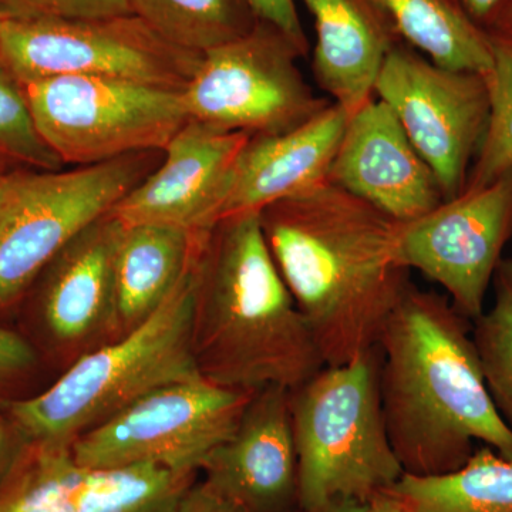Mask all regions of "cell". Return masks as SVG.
I'll return each mask as SVG.
<instances>
[{"instance_id":"31","label":"cell","mask_w":512,"mask_h":512,"mask_svg":"<svg viewBox=\"0 0 512 512\" xmlns=\"http://www.w3.org/2000/svg\"><path fill=\"white\" fill-rule=\"evenodd\" d=\"M28 447L12 421L0 417V488L15 473Z\"/></svg>"},{"instance_id":"10","label":"cell","mask_w":512,"mask_h":512,"mask_svg":"<svg viewBox=\"0 0 512 512\" xmlns=\"http://www.w3.org/2000/svg\"><path fill=\"white\" fill-rule=\"evenodd\" d=\"M252 393L195 377L167 384L73 441L80 466H157L200 473L202 464L237 427Z\"/></svg>"},{"instance_id":"37","label":"cell","mask_w":512,"mask_h":512,"mask_svg":"<svg viewBox=\"0 0 512 512\" xmlns=\"http://www.w3.org/2000/svg\"><path fill=\"white\" fill-rule=\"evenodd\" d=\"M5 20V16H3L2 13H0V32H2L3 23H5Z\"/></svg>"},{"instance_id":"25","label":"cell","mask_w":512,"mask_h":512,"mask_svg":"<svg viewBox=\"0 0 512 512\" xmlns=\"http://www.w3.org/2000/svg\"><path fill=\"white\" fill-rule=\"evenodd\" d=\"M493 72L487 134L470 168L466 190L487 187L512 168V39L490 33Z\"/></svg>"},{"instance_id":"9","label":"cell","mask_w":512,"mask_h":512,"mask_svg":"<svg viewBox=\"0 0 512 512\" xmlns=\"http://www.w3.org/2000/svg\"><path fill=\"white\" fill-rule=\"evenodd\" d=\"M306 57L285 33L256 20L247 35L208 50L183 100L190 119L248 136H276L308 123L332 101L313 93Z\"/></svg>"},{"instance_id":"13","label":"cell","mask_w":512,"mask_h":512,"mask_svg":"<svg viewBox=\"0 0 512 512\" xmlns=\"http://www.w3.org/2000/svg\"><path fill=\"white\" fill-rule=\"evenodd\" d=\"M197 476L150 464L84 467L70 446L32 444L0 488V512H174Z\"/></svg>"},{"instance_id":"26","label":"cell","mask_w":512,"mask_h":512,"mask_svg":"<svg viewBox=\"0 0 512 512\" xmlns=\"http://www.w3.org/2000/svg\"><path fill=\"white\" fill-rule=\"evenodd\" d=\"M0 161L16 167L60 170V158L37 131L22 83L0 62Z\"/></svg>"},{"instance_id":"6","label":"cell","mask_w":512,"mask_h":512,"mask_svg":"<svg viewBox=\"0 0 512 512\" xmlns=\"http://www.w3.org/2000/svg\"><path fill=\"white\" fill-rule=\"evenodd\" d=\"M163 151L73 170L8 168L0 175V308L18 301L79 232L160 164Z\"/></svg>"},{"instance_id":"20","label":"cell","mask_w":512,"mask_h":512,"mask_svg":"<svg viewBox=\"0 0 512 512\" xmlns=\"http://www.w3.org/2000/svg\"><path fill=\"white\" fill-rule=\"evenodd\" d=\"M208 232L171 224H123L116 252L120 336L163 305L190 271Z\"/></svg>"},{"instance_id":"21","label":"cell","mask_w":512,"mask_h":512,"mask_svg":"<svg viewBox=\"0 0 512 512\" xmlns=\"http://www.w3.org/2000/svg\"><path fill=\"white\" fill-rule=\"evenodd\" d=\"M400 39L430 62L450 70L493 72L490 33L458 0H383Z\"/></svg>"},{"instance_id":"5","label":"cell","mask_w":512,"mask_h":512,"mask_svg":"<svg viewBox=\"0 0 512 512\" xmlns=\"http://www.w3.org/2000/svg\"><path fill=\"white\" fill-rule=\"evenodd\" d=\"M380 363L375 346L289 392L299 510L339 498L367 504L403 476L384 421Z\"/></svg>"},{"instance_id":"1","label":"cell","mask_w":512,"mask_h":512,"mask_svg":"<svg viewBox=\"0 0 512 512\" xmlns=\"http://www.w3.org/2000/svg\"><path fill=\"white\" fill-rule=\"evenodd\" d=\"M261 225L325 365L375 348L410 285L393 255L396 221L326 183L264 208Z\"/></svg>"},{"instance_id":"18","label":"cell","mask_w":512,"mask_h":512,"mask_svg":"<svg viewBox=\"0 0 512 512\" xmlns=\"http://www.w3.org/2000/svg\"><path fill=\"white\" fill-rule=\"evenodd\" d=\"M349 117L330 103L295 130L249 137L222 191L217 222L232 215L261 212L275 202L299 197L329 183Z\"/></svg>"},{"instance_id":"2","label":"cell","mask_w":512,"mask_h":512,"mask_svg":"<svg viewBox=\"0 0 512 512\" xmlns=\"http://www.w3.org/2000/svg\"><path fill=\"white\" fill-rule=\"evenodd\" d=\"M377 346L384 421L404 473L458 470L474 441L512 461V431L488 393L473 322L447 296L410 284Z\"/></svg>"},{"instance_id":"4","label":"cell","mask_w":512,"mask_h":512,"mask_svg":"<svg viewBox=\"0 0 512 512\" xmlns=\"http://www.w3.org/2000/svg\"><path fill=\"white\" fill-rule=\"evenodd\" d=\"M195 261L137 328L77 357L45 392L6 403L9 420L29 446H72L153 390L202 377L192 349Z\"/></svg>"},{"instance_id":"33","label":"cell","mask_w":512,"mask_h":512,"mask_svg":"<svg viewBox=\"0 0 512 512\" xmlns=\"http://www.w3.org/2000/svg\"><path fill=\"white\" fill-rule=\"evenodd\" d=\"M366 504L348 498H339V500L329 501V503L319 505L312 510H298L296 512H365Z\"/></svg>"},{"instance_id":"36","label":"cell","mask_w":512,"mask_h":512,"mask_svg":"<svg viewBox=\"0 0 512 512\" xmlns=\"http://www.w3.org/2000/svg\"><path fill=\"white\" fill-rule=\"evenodd\" d=\"M8 168H10V165L2 163V161H0V175L5 173V171L8 170Z\"/></svg>"},{"instance_id":"14","label":"cell","mask_w":512,"mask_h":512,"mask_svg":"<svg viewBox=\"0 0 512 512\" xmlns=\"http://www.w3.org/2000/svg\"><path fill=\"white\" fill-rule=\"evenodd\" d=\"M249 137L188 120L164 148L156 170L110 214L124 225L171 224L211 231L222 191Z\"/></svg>"},{"instance_id":"22","label":"cell","mask_w":512,"mask_h":512,"mask_svg":"<svg viewBox=\"0 0 512 512\" xmlns=\"http://www.w3.org/2000/svg\"><path fill=\"white\" fill-rule=\"evenodd\" d=\"M383 493L403 512H512V461L483 446L458 470L404 473Z\"/></svg>"},{"instance_id":"11","label":"cell","mask_w":512,"mask_h":512,"mask_svg":"<svg viewBox=\"0 0 512 512\" xmlns=\"http://www.w3.org/2000/svg\"><path fill=\"white\" fill-rule=\"evenodd\" d=\"M375 96L392 109L433 170L444 201L463 194L490 123L487 77L444 69L400 43L384 60Z\"/></svg>"},{"instance_id":"28","label":"cell","mask_w":512,"mask_h":512,"mask_svg":"<svg viewBox=\"0 0 512 512\" xmlns=\"http://www.w3.org/2000/svg\"><path fill=\"white\" fill-rule=\"evenodd\" d=\"M247 3L256 19L264 20L281 30L308 56V37L296 9V0H247Z\"/></svg>"},{"instance_id":"8","label":"cell","mask_w":512,"mask_h":512,"mask_svg":"<svg viewBox=\"0 0 512 512\" xmlns=\"http://www.w3.org/2000/svg\"><path fill=\"white\" fill-rule=\"evenodd\" d=\"M201 59V53L167 42L136 15L6 19L0 32V62L22 84L93 76L183 92Z\"/></svg>"},{"instance_id":"24","label":"cell","mask_w":512,"mask_h":512,"mask_svg":"<svg viewBox=\"0 0 512 512\" xmlns=\"http://www.w3.org/2000/svg\"><path fill=\"white\" fill-rule=\"evenodd\" d=\"M493 285V308L474 320L473 340L488 393L512 431V258L501 259Z\"/></svg>"},{"instance_id":"19","label":"cell","mask_w":512,"mask_h":512,"mask_svg":"<svg viewBox=\"0 0 512 512\" xmlns=\"http://www.w3.org/2000/svg\"><path fill=\"white\" fill-rule=\"evenodd\" d=\"M302 3L315 25L313 76L350 119L375 97L384 60L403 40L383 0Z\"/></svg>"},{"instance_id":"32","label":"cell","mask_w":512,"mask_h":512,"mask_svg":"<svg viewBox=\"0 0 512 512\" xmlns=\"http://www.w3.org/2000/svg\"><path fill=\"white\" fill-rule=\"evenodd\" d=\"M458 2L478 26L490 32L505 0H458Z\"/></svg>"},{"instance_id":"12","label":"cell","mask_w":512,"mask_h":512,"mask_svg":"<svg viewBox=\"0 0 512 512\" xmlns=\"http://www.w3.org/2000/svg\"><path fill=\"white\" fill-rule=\"evenodd\" d=\"M511 238L512 168L417 220L396 222L393 255L406 271L443 286L454 309L474 322Z\"/></svg>"},{"instance_id":"34","label":"cell","mask_w":512,"mask_h":512,"mask_svg":"<svg viewBox=\"0 0 512 512\" xmlns=\"http://www.w3.org/2000/svg\"><path fill=\"white\" fill-rule=\"evenodd\" d=\"M488 33L511 37L512 39V0H505L497 18H495L493 28Z\"/></svg>"},{"instance_id":"30","label":"cell","mask_w":512,"mask_h":512,"mask_svg":"<svg viewBox=\"0 0 512 512\" xmlns=\"http://www.w3.org/2000/svg\"><path fill=\"white\" fill-rule=\"evenodd\" d=\"M174 512H251L242 507L237 501L231 500L227 495L205 483L204 480H195L185 490L183 497L178 501Z\"/></svg>"},{"instance_id":"27","label":"cell","mask_w":512,"mask_h":512,"mask_svg":"<svg viewBox=\"0 0 512 512\" xmlns=\"http://www.w3.org/2000/svg\"><path fill=\"white\" fill-rule=\"evenodd\" d=\"M5 19H101L134 15L128 0H0Z\"/></svg>"},{"instance_id":"16","label":"cell","mask_w":512,"mask_h":512,"mask_svg":"<svg viewBox=\"0 0 512 512\" xmlns=\"http://www.w3.org/2000/svg\"><path fill=\"white\" fill-rule=\"evenodd\" d=\"M289 392L268 386L252 393L231 436L201 467L205 483L251 512L299 510Z\"/></svg>"},{"instance_id":"29","label":"cell","mask_w":512,"mask_h":512,"mask_svg":"<svg viewBox=\"0 0 512 512\" xmlns=\"http://www.w3.org/2000/svg\"><path fill=\"white\" fill-rule=\"evenodd\" d=\"M35 349L18 333L0 328V386L28 375L36 366Z\"/></svg>"},{"instance_id":"35","label":"cell","mask_w":512,"mask_h":512,"mask_svg":"<svg viewBox=\"0 0 512 512\" xmlns=\"http://www.w3.org/2000/svg\"><path fill=\"white\" fill-rule=\"evenodd\" d=\"M365 512H403L389 495L380 493L366 504Z\"/></svg>"},{"instance_id":"23","label":"cell","mask_w":512,"mask_h":512,"mask_svg":"<svg viewBox=\"0 0 512 512\" xmlns=\"http://www.w3.org/2000/svg\"><path fill=\"white\" fill-rule=\"evenodd\" d=\"M134 15L167 42L204 55L247 35L256 16L247 0H128Z\"/></svg>"},{"instance_id":"7","label":"cell","mask_w":512,"mask_h":512,"mask_svg":"<svg viewBox=\"0 0 512 512\" xmlns=\"http://www.w3.org/2000/svg\"><path fill=\"white\" fill-rule=\"evenodd\" d=\"M37 131L64 165L164 151L190 116L183 92L93 76L22 84Z\"/></svg>"},{"instance_id":"17","label":"cell","mask_w":512,"mask_h":512,"mask_svg":"<svg viewBox=\"0 0 512 512\" xmlns=\"http://www.w3.org/2000/svg\"><path fill=\"white\" fill-rule=\"evenodd\" d=\"M123 224L107 212L76 235L39 276L40 316L50 338L76 352L120 338L116 252ZM82 355V353H80Z\"/></svg>"},{"instance_id":"15","label":"cell","mask_w":512,"mask_h":512,"mask_svg":"<svg viewBox=\"0 0 512 512\" xmlns=\"http://www.w3.org/2000/svg\"><path fill=\"white\" fill-rule=\"evenodd\" d=\"M328 180L396 222L417 220L444 202L433 170L376 96L348 120Z\"/></svg>"},{"instance_id":"3","label":"cell","mask_w":512,"mask_h":512,"mask_svg":"<svg viewBox=\"0 0 512 512\" xmlns=\"http://www.w3.org/2000/svg\"><path fill=\"white\" fill-rule=\"evenodd\" d=\"M192 349L204 379L227 389L292 390L325 365L276 268L261 212L214 225L195 261Z\"/></svg>"}]
</instances>
